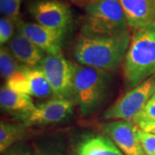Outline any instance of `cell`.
<instances>
[{
  "mask_svg": "<svg viewBox=\"0 0 155 155\" xmlns=\"http://www.w3.org/2000/svg\"><path fill=\"white\" fill-rule=\"evenodd\" d=\"M26 67L14 73L10 78H8L6 80L5 85L14 91L31 96L30 84H29L28 75L25 71Z\"/></svg>",
  "mask_w": 155,
  "mask_h": 155,
  "instance_id": "cell-18",
  "label": "cell"
},
{
  "mask_svg": "<svg viewBox=\"0 0 155 155\" xmlns=\"http://www.w3.org/2000/svg\"><path fill=\"white\" fill-rule=\"evenodd\" d=\"M139 127L146 132L154 134H155V122H147V123H141L139 124Z\"/></svg>",
  "mask_w": 155,
  "mask_h": 155,
  "instance_id": "cell-24",
  "label": "cell"
},
{
  "mask_svg": "<svg viewBox=\"0 0 155 155\" xmlns=\"http://www.w3.org/2000/svg\"><path fill=\"white\" fill-rule=\"evenodd\" d=\"M139 126L125 120L107 123L104 131L125 155H147L138 136Z\"/></svg>",
  "mask_w": 155,
  "mask_h": 155,
  "instance_id": "cell-9",
  "label": "cell"
},
{
  "mask_svg": "<svg viewBox=\"0 0 155 155\" xmlns=\"http://www.w3.org/2000/svg\"><path fill=\"white\" fill-rule=\"evenodd\" d=\"M22 126L1 122L0 124V152L3 153L14 143L23 137Z\"/></svg>",
  "mask_w": 155,
  "mask_h": 155,
  "instance_id": "cell-16",
  "label": "cell"
},
{
  "mask_svg": "<svg viewBox=\"0 0 155 155\" xmlns=\"http://www.w3.org/2000/svg\"><path fill=\"white\" fill-rule=\"evenodd\" d=\"M138 136L147 155H155V134L139 127Z\"/></svg>",
  "mask_w": 155,
  "mask_h": 155,
  "instance_id": "cell-22",
  "label": "cell"
},
{
  "mask_svg": "<svg viewBox=\"0 0 155 155\" xmlns=\"http://www.w3.org/2000/svg\"><path fill=\"white\" fill-rule=\"evenodd\" d=\"M131 35L129 29L113 35L80 34L73 55L81 65L112 71L125 59Z\"/></svg>",
  "mask_w": 155,
  "mask_h": 155,
  "instance_id": "cell-1",
  "label": "cell"
},
{
  "mask_svg": "<svg viewBox=\"0 0 155 155\" xmlns=\"http://www.w3.org/2000/svg\"><path fill=\"white\" fill-rule=\"evenodd\" d=\"M84 35H113L129 29L119 0H91L84 6Z\"/></svg>",
  "mask_w": 155,
  "mask_h": 155,
  "instance_id": "cell-4",
  "label": "cell"
},
{
  "mask_svg": "<svg viewBox=\"0 0 155 155\" xmlns=\"http://www.w3.org/2000/svg\"><path fill=\"white\" fill-rule=\"evenodd\" d=\"M15 25L17 23L7 17H2L0 19V43L3 46L11 41L14 36Z\"/></svg>",
  "mask_w": 155,
  "mask_h": 155,
  "instance_id": "cell-21",
  "label": "cell"
},
{
  "mask_svg": "<svg viewBox=\"0 0 155 155\" xmlns=\"http://www.w3.org/2000/svg\"><path fill=\"white\" fill-rule=\"evenodd\" d=\"M22 0H0L2 16L12 20L17 24L20 21V9Z\"/></svg>",
  "mask_w": 155,
  "mask_h": 155,
  "instance_id": "cell-19",
  "label": "cell"
},
{
  "mask_svg": "<svg viewBox=\"0 0 155 155\" xmlns=\"http://www.w3.org/2000/svg\"><path fill=\"white\" fill-rule=\"evenodd\" d=\"M155 93V75L130 89L105 111L106 120H125L132 122L148 100Z\"/></svg>",
  "mask_w": 155,
  "mask_h": 155,
  "instance_id": "cell-5",
  "label": "cell"
},
{
  "mask_svg": "<svg viewBox=\"0 0 155 155\" xmlns=\"http://www.w3.org/2000/svg\"><path fill=\"white\" fill-rule=\"evenodd\" d=\"M25 71L30 84L31 96L38 98H47L54 95L53 89L41 67H26Z\"/></svg>",
  "mask_w": 155,
  "mask_h": 155,
  "instance_id": "cell-15",
  "label": "cell"
},
{
  "mask_svg": "<svg viewBox=\"0 0 155 155\" xmlns=\"http://www.w3.org/2000/svg\"><path fill=\"white\" fill-rule=\"evenodd\" d=\"M20 62L11 54L10 49L6 47H1L0 49V72L1 77L5 79H8L18 71L22 70L23 65L19 64Z\"/></svg>",
  "mask_w": 155,
  "mask_h": 155,
  "instance_id": "cell-17",
  "label": "cell"
},
{
  "mask_svg": "<svg viewBox=\"0 0 155 155\" xmlns=\"http://www.w3.org/2000/svg\"><path fill=\"white\" fill-rule=\"evenodd\" d=\"M73 102L71 99L54 98L35 105L30 112L19 116L24 126H41L62 122L72 114Z\"/></svg>",
  "mask_w": 155,
  "mask_h": 155,
  "instance_id": "cell-8",
  "label": "cell"
},
{
  "mask_svg": "<svg viewBox=\"0 0 155 155\" xmlns=\"http://www.w3.org/2000/svg\"><path fill=\"white\" fill-rule=\"evenodd\" d=\"M4 155H35V153L24 146H16L5 152Z\"/></svg>",
  "mask_w": 155,
  "mask_h": 155,
  "instance_id": "cell-23",
  "label": "cell"
},
{
  "mask_svg": "<svg viewBox=\"0 0 155 155\" xmlns=\"http://www.w3.org/2000/svg\"><path fill=\"white\" fill-rule=\"evenodd\" d=\"M155 122V93L148 100L147 104L142 109V110L139 113L132 122L135 124H141L147 122Z\"/></svg>",
  "mask_w": 155,
  "mask_h": 155,
  "instance_id": "cell-20",
  "label": "cell"
},
{
  "mask_svg": "<svg viewBox=\"0 0 155 155\" xmlns=\"http://www.w3.org/2000/svg\"><path fill=\"white\" fill-rule=\"evenodd\" d=\"M8 48L17 61L25 67H37L45 57V52L18 32L8 42Z\"/></svg>",
  "mask_w": 155,
  "mask_h": 155,
  "instance_id": "cell-12",
  "label": "cell"
},
{
  "mask_svg": "<svg viewBox=\"0 0 155 155\" xmlns=\"http://www.w3.org/2000/svg\"><path fill=\"white\" fill-rule=\"evenodd\" d=\"M72 155H125L107 135L90 134L76 145Z\"/></svg>",
  "mask_w": 155,
  "mask_h": 155,
  "instance_id": "cell-13",
  "label": "cell"
},
{
  "mask_svg": "<svg viewBox=\"0 0 155 155\" xmlns=\"http://www.w3.org/2000/svg\"><path fill=\"white\" fill-rule=\"evenodd\" d=\"M110 76L107 71L72 64L73 100L84 116L93 113L105 97Z\"/></svg>",
  "mask_w": 155,
  "mask_h": 155,
  "instance_id": "cell-3",
  "label": "cell"
},
{
  "mask_svg": "<svg viewBox=\"0 0 155 155\" xmlns=\"http://www.w3.org/2000/svg\"><path fill=\"white\" fill-rule=\"evenodd\" d=\"M155 75V23L134 30L124 59L123 78L133 89Z\"/></svg>",
  "mask_w": 155,
  "mask_h": 155,
  "instance_id": "cell-2",
  "label": "cell"
},
{
  "mask_svg": "<svg viewBox=\"0 0 155 155\" xmlns=\"http://www.w3.org/2000/svg\"><path fill=\"white\" fill-rule=\"evenodd\" d=\"M69 1H71L72 4H74L78 6H84V7L91 0H69Z\"/></svg>",
  "mask_w": 155,
  "mask_h": 155,
  "instance_id": "cell-26",
  "label": "cell"
},
{
  "mask_svg": "<svg viewBox=\"0 0 155 155\" xmlns=\"http://www.w3.org/2000/svg\"><path fill=\"white\" fill-rule=\"evenodd\" d=\"M17 31L28 38L43 52L49 54H61L65 35L43 27L37 22L19 21Z\"/></svg>",
  "mask_w": 155,
  "mask_h": 155,
  "instance_id": "cell-10",
  "label": "cell"
},
{
  "mask_svg": "<svg viewBox=\"0 0 155 155\" xmlns=\"http://www.w3.org/2000/svg\"><path fill=\"white\" fill-rule=\"evenodd\" d=\"M0 105L3 110L17 114L18 116L27 114L35 107L29 95L14 91L6 85L1 88Z\"/></svg>",
  "mask_w": 155,
  "mask_h": 155,
  "instance_id": "cell-14",
  "label": "cell"
},
{
  "mask_svg": "<svg viewBox=\"0 0 155 155\" xmlns=\"http://www.w3.org/2000/svg\"><path fill=\"white\" fill-rule=\"evenodd\" d=\"M35 155H61L59 153L56 152H52V151H41V150H37Z\"/></svg>",
  "mask_w": 155,
  "mask_h": 155,
  "instance_id": "cell-25",
  "label": "cell"
},
{
  "mask_svg": "<svg viewBox=\"0 0 155 155\" xmlns=\"http://www.w3.org/2000/svg\"><path fill=\"white\" fill-rule=\"evenodd\" d=\"M119 1L132 31L155 23V0Z\"/></svg>",
  "mask_w": 155,
  "mask_h": 155,
  "instance_id": "cell-11",
  "label": "cell"
},
{
  "mask_svg": "<svg viewBox=\"0 0 155 155\" xmlns=\"http://www.w3.org/2000/svg\"><path fill=\"white\" fill-rule=\"evenodd\" d=\"M53 89L56 98H73L72 64L63 56L62 53L45 55L40 64Z\"/></svg>",
  "mask_w": 155,
  "mask_h": 155,
  "instance_id": "cell-7",
  "label": "cell"
},
{
  "mask_svg": "<svg viewBox=\"0 0 155 155\" xmlns=\"http://www.w3.org/2000/svg\"><path fill=\"white\" fill-rule=\"evenodd\" d=\"M28 11L40 25L60 33H67L72 22L69 5L61 0H34Z\"/></svg>",
  "mask_w": 155,
  "mask_h": 155,
  "instance_id": "cell-6",
  "label": "cell"
}]
</instances>
